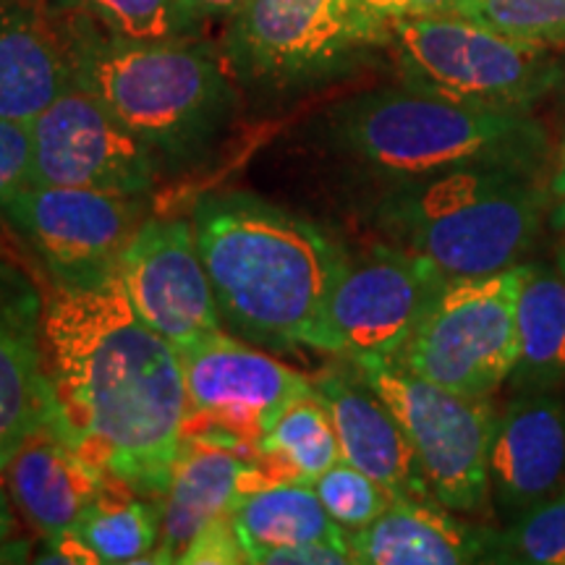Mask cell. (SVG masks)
<instances>
[{
    "mask_svg": "<svg viewBox=\"0 0 565 565\" xmlns=\"http://www.w3.org/2000/svg\"><path fill=\"white\" fill-rule=\"evenodd\" d=\"M42 364L53 433L105 479L158 503L183 445L186 385L179 351L137 315L118 273L47 294Z\"/></svg>",
    "mask_w": 565,
    "mask_h": 565,
    "instance_id": "1",
    "label": "cell"
},
{
    "mask_svg": "<svg viewBox=\"0 0 565 565\" xmlns=\"http://www.w3.org/2000/svg\"><path fill=\"white\" fill-rule=\"evenodd\" d=\"M547 212L542 175L461 168L377 189L370 221L387 244L429 259L445 278H477L524 263Z\"/></svg>",
    "mask_w": 565,
    "mask_h": 565,
    "instance_id": "4",
    "label": "cell"
},
{
    "mask_svg": "<svg viewBox=\"0 0 565 565\" xmlns=\"http://www.w3.org/2000/svg\"><path fill=\"white\" fill-rule=\"evenodd\" d=\"M317 139L374 192L461 168L542 175L550 139L532 113L492 110L408 84L364 92L324 116Z\"/></svg>",
    "mask_w": 565,
    "mask_h": 565,
    "instance_id": "3",
    "label": "cell"
},
{
    "mask_svg": "<svg viewBox=\"0 0 565 565\" xmlns=\"http://www.w3.org/2000/svg\"><path fill=\"white\" fill-rule=\"evenodd\" d=\"M231 515L249 563H263L267 553L309 542L349 545V532L330 519L307 482H273L244 492Z\"/></svg>",
    "mask_w": 565,
    "mask_h": 565,
    "instance_id": "22",
    "label": "cell"
},
{
    "mask_svg": "<svg viewBox=\"0 0 565 565\" xmlns=\"http://www.w3.org/2000/svg\"><path fill=\"white\" fill-rule=\"evenodd\" d=\"M11 534H13V511H11L9 498H6V492L0 490V545H3L6 540H11Z\"/></svg>",
    "mask_w": 565,
    "mask_h": 565,
    "instance_id": "36",
    "label": "cell"
},
{
    "mask_svg": "<svg viewBox=\"0 0 565 565\" xmlns=\"http://www.w3.org/2000/svg\"><path fill=\"white\" fill-rule=\"evenodd\" d=\"M32 121L0 118V212L32 186Z\"/></svg>",
    "mask_w": 565,
    "mask_h": 565,
    "instance_id": "30",
    "label": "cell"
},
{
    "mask_svg": "<svg viewBox=\"0 0 565 565\" xmlns=\"http://www.w3.org/2000/svg\"><path fill=\"white\" fill-rule=\"evenodd\" d=\"M309 380L328 406L343 461L383 484L393 498L435 500L404 427L351 359L338 356V364Z\"/></svg>",
    "mask_w": 565,
    "mask_h": 565,
    "instance_id": "17",
    "label": "cell"
},
{
    "mask_svg": "<svg viewBox=\"0 0 565 565\" xmlns=\"http://www.w3.org/2000/svg\"><path fill=\"white\" fill-rule=\"evenodd\" d=\"M484 563L565 565V490L487 534Z\"/></svg>",
    "mask_w": 565,
    "mask_h": 565,
    "instance_id": "26",
    "label": "cell"
},
{
    "mask_svg": "<svg viewBox=\"0 0 565 565\" xmlns=\"http://www.w3.org/2000/svg\"><path fill=\"white\" fill-rule=\"evenodd\" d=\"M374 17L387 24L401 19L416 17H440V13H456L458 0H362Z\"/></svg>",
    "mask_w": 565,
    "mask_h": 565,
    "instance_id": "33",
    "label": "cell"
},
{
    "mask_svg": "<svg viewBox=\"0 0 565 565\" xmlns=\"http://www.w3.org/2000/svg\"><path fill=\"white\" fill-rule=\"evenodd\" d=\"M490 526L456 519L437 500L393 498L370 526L349 534L353 563L463 565L484 563Z\"/></svg>",
    "mask_w": 565,
    "mask_h": 565,
    "instance_id": "20",
    "label": "cell"
},
{
    "mask_svg": "<svg viewBox=\"0 0 565 565\" xmlns=\"http://www.w3.org/2000/svg\"><path fill=\"white\" fill-rule=\"evenodd\" d=\"M186 385L183 437H210L254 456L275 416L312 380L217 330L179 353Z\"/></svg>",
    "mask_w": 565,
    "mask_h": 565,
    "instance_id": "11",
    "label": "cell"
},
{
    "mask_svg": "<svg viewBox=\"0 0 565 565\" xmlns=\"http://www.w3.org/2000/svg\"><path fill=\"white\" fill-rule=\"evenodd\" d=\"M183 565H207V563H249V555L238 540L236 526H233V515L225 513L221 519L210 521L207 526L196 534L192 547L181 557Z\"/></svg>",
    "mask_w": 565,
    "mask_h": 565,
    "instance_id": "31",
    "label": "cell"
},
{
    "mask_svg": "<svg viewBox=\"0 0 565 565\" xmlns=\"http://www.w3.org/2000/svg\"><path fill=\"white\" fill-rule=\"evenodd\" d=\"M353 364L401 422L437 503L456 513H490L494 401L448 391L391 359Z\"/></svg>",
    "mask_w": 565,
    "mask_h": 565,
    "instance_id": "9",
    "label": "cell"
},
{
    "mask_svg": "<svg viewBox=\"0 0 565 565\" xmlns=\"http://www.w3.org/2000/svg\"><path fill=\"white\" fill-rule=\"evenodd\" d=\"M118 278L141 320L179 353L223 330L192 221L147 217L126 246Z\"/></svg>",
    "mask_w": 565,
    "mask_h": 565,
    "instance_id": "14",
    "label": "cell"
},
{
    "mask_svg": "<svg viewBox=\"0 0 565 565\" xmlns=\"http://www.w3.org/2000/svg\"><path fill=\"white\" fill-rule=\"evenodd\" d=\"M456 13L513 38L565 47V0H458Z\"/></svg>",
    "mask_w": 565,
    "mask_h": 565,
    "instance_id": "28",
    "label": "cell"
},
{
    "mask_svg": "<svg viewBox=\"0 0 565 565\" xmlns=\"http://www.w3.org/2000/svg\"><path fill=\"white\" fill-rule=\"evenodd\" d=\"M252 456L210 437H183L171 482L158 500L160 540L150 563H181L210 521L231 513L249 490Z\"/></svg>",
    "mask_w": 565,
    "mask_h": 565,
    "instance_id": "19",
    "label": "cell"
},
{
    "mask_svg": "<svg viewBox=\"0 0 565 565\" xmlns=\"http://www.w3.org/2000/svg\"><path fill=\"white\" fill-rule=\"evenodd\" d=\"M32 183L141 196L160 162L137 134L82 87L63 92L32 121Z\"/></svg>",
    "mask_w": 565,
    "mask_h": 565,
    "instance_id": "13",
    "label": "cell"
},
{
    "mask_svg": "<svg viewBox=\"0 0 565 565\" xmlns=\"http://www.w3.org/2000/svg\"><path fill=\"white\" fill-rule=\"evenodd\" d=\"M76 87L92 92L158 162L173 168L202 162L236 105L228 71L204 47L121 40L100 24L82 45Z\"/></svg>",
    "mask_w": 565,
    "mask_h": 565,
    "instance_id": "5",
    "label": "cell"
},
{
    "mask_svg": "<svg viewBox=\"0 0 565 565\" xmlns=\"http://www.w3.org/2000/svg\"><path fill=\"white\" fill-rule=\"evenodd\" d=\"M353 563L351 545L343 542H309L267 553L259 565H345Z\"/></svg>",
    "mask_w": 565,
    "mask_h": 565,
    "instance_id": "32",
    "label": "cell"
},
{
    "mask_svg": "<svg viewBox=\"0 0 565 565\" xmlns=\"http://www.w3.org/2000/svg\"><path fill=\"white\" fill-rule=\"evenodd\" d=\"M511 393L565 398V278L529 265L519 296V356L508 377Z\"/></svg>",
    "mask_w": 565,
    "mask_h": 565,
    "instance_id": "23",
    "label": "cell"
},
{
    "mask_svg": "<svg viewBox=\"0 0 565 565\" xmlns=\"http://www.w3.org/2000/svg\"><path fill=\"white\" fill-rule=\"evenodd\" d=\"M561 490H565V398L513 393L494 419L492 511L508 524Z\"/></svg>",
    "mask_w": 565,
    "mask_h": 565,
    "instance_id": "16",
    "label": "cell"
},
{
    "mask_svg": "<svg viewBox=\"0 0 565 565\" xmlns=\"http://www.w3.org/2000/svg\"><path fill=\"white\" fill-rule=\"evenodd\" d=\"M391 26L362 0H249L231 19L225 66L265 92L309 87L391 45Z\"/></svg>",
    "mask_w": 565,
    "mask_h": 565,
    "instance_id": "7",
    "label": "cell"
},
{
    "mask_svg": "<svg viewBox=\"0 0 565 565\" xmlns=\"http://www.w3.org/2000/svg\"><path fill=\"white\" fill-rule=\"evenodd\" d=\"M312 487L317 498L322 500L324 511L330 513V519L349 534L370 526L393 503V494L383 484H377L372 477H366L364 471H359L356 466L343 461V458L330 466L328 471H322Z\"/></svg>",
    "mask_w": 565,
    "mask_h": 565,
    "instance_id": "29",
    "label": "cell"
},
{
    "mask_svg": "<svg viewBox=\"0 0 565 565\" xmlns=\"http://www.w3.org/2000/svg\"><path fill=\"white\" fill-rule=\"evenodd\" d=\"M71 534L79 536L100 563H147L160 540V508L108 479Z\"/></svg>",
    "mask_w": 565,
    "mask_h": 565,
    "instance_id": "25",
    "label": "cell"
},
{
    "mask_svg": "<svg viewBox=\"0 0 565 565\" xmlns=\"http://www.w3.org/2000/svg\"><path fill=\"white\" fill-rule=\"evenodd\" d=\"M97 21L61 0H0V118L34 121L76 87V63Z\"/></svg>",
    "mask_w": 565,
    "mask_h": 565,
    "instance_id": "15",
    "label": "cell"
},
{
    "mask_svg": "<svg viewBox=\"0 0 565 565\" xmlns=\"http://www.w3.org/2000/svg\"><path fill=\"white\" fill-rule=\"evenodd\" d=\"M192 225L225 333L267 351L317 349L345 257L322 225L249 192L200 196Z\"/></svg>",
    "mask_w": 565,
    "mask_h": 565,
    "instance_id": "2",
    "label": "cell"
},
{
    "mask_svg": "<svg viewBox=\"0 0 565 565\" xmlns=\"http://www.w3.org/2000/svg\"><path fill=\"white\" fill-rule=\"evenodd\" d=\"M557 267H561V275L565 278V242L561 244V249H557Z\"/></svg>",
    "mask_w": 565,
    "mask_h": 565,
    "instance_id": "37",
    "label": "cell"
},
{
    "mask_svg": "<svg viewBox=\"0 0 565 565\" xmlns=\"http://www.w3.org/2000/svg\"><path fill=\"white\" fill-rule=\"evenodd\" d=\"M42 307L38 288L0 259V471L34 433L53 429Z\"/></svg>",
    "mask_w": 565,
    "mask_h": 565,
    "instance_id": "18",
    "label": "cell"
},
{
    "mask_svg": "<svg viewBox=\"0 0 565 565\" xmlns=\"http://www.w3.org/2000/svg\"><path fill=\"white\" fill-rule=\"evenodd\" d=\"M0 215L26 238L61 288H89L113 278L147 221L141 196L40 183L24 189Z\"/></svg>",
    "mask_w": 565,
    "mask_h": 565,
    "instance_id": "12",
    "label": "cell"
},
{
    "mask_svg": "<svg viewBox=\"0 0 565 565\" xmlns=\"http://www.w3.org/2000/svg\"><path fill=\"white\" fill-rule=\"evenodd\" d=\"M338 461H341V445L333 419L315 387L282 406L252 456L263 487L273 482L312 484Z\"/></svg>",
    "mask_w": 565,
    "mask_h": 565,
    "instance_id": "24",
    "label": "cell"
},
{
    "mask_svg": "<svg viewBox=\"0 0 565 565\" xmlns=\"http://www.w3.org/2000/svg\"><path fill=\"white\" fill-rule=\"evenodd\" d=\"M89 13L105 32L131 42L186 40L196 26L183 0H61Z\"/></svg>",
    "mask_w": 565,
    "mask_h": 565,
    "instance_id": "27",
    "label": "cell"
},
{
    "mask_svg": "<svg viewBox=\"0 0 565 565\" xmlns=\"http://www.w3.org/2000/svg\"><path fill=\"white\" fill-rule=\"evenodd\" d=\"M387 47L408 87L479 108L529 113L565 87V47L513 38L458 13L393 21Z\"/></svg>",
    "mask_w": 565,
    "mask_h": 565,
    "instance_id": "6",
    "label": "cell"
},
{
    "mask_svg": "<svg viewBox=\"0 0 565 565\" xmlns=\"http://www.w3.org/2000/svg\"><path fill=\"white\" fill-rule=\"evenodd\" d=\"M445 280L440 267L395 244L345 252L324 307L317 351L351 362L395 359Z\"/></svg>",
    "mask_w": 565,
    "mask_h": 565,
    "instance_id": "10",
    "label": "cell"
},
{
    "mask_svg": "<svg viewBox=\"0 0 565 565\" xmlns=\"http://www.w3.org/2000/svg\"><path fill=\"white\" fill-rule=\"evenodd\" d=\"M249 0H183L186 11L192 13L196 24L215 19H233Z\"/></svg>",
    "mask_w": 565,
    "mask_h": 565,
    "instance_id": "35",
    "label": "cell"
},
{
    "mask_svg": "<svg viewBox=\"0 0 565 565\" xmlns=\"http://www.w3.org/2000/svg\"><path fill=\"white\" fill-rule=\"evenodd\" d=\"M547 196H550L547 221L553 228L563 231L565 228V139H563V150H561V158H557L555 171L550 175Z\"/></svg>",
    "mask_w": 565,
    "mask_h": 565,
    "instance_id": "34",
    "label": "cell"
},
{
    "mask_svg": "<svg viewBox=\"0 0 565 565\" xmlns=\"http://www.w3.org/2000/svg\"><path fill=\"white\" fill-rule=\"evenodd\" d=\"M13 503L45 540L74 532L84 511L108 484L53 429H40L3 466Z\"/></svg>",
    "mask_w": 565,
    "mask_h": 565,
    "instance_id": "21",
    "label": "cell"
},
{
    "mask_svg": "<svg viewBox=\"0 0 565 565\" xmlns=\"http://www.w3.org/2000/svg\"><path fill=\"white\" fill-rule=\"evenodd\" d=\"M529 265L477 278H448L391 362L429 383L492 398L519 356V296Z\"/></svg>",
    "mask_w": 565,
    "mask_h": 565,
    "instance_id": "8",
    "label": "cell"
}]
</instances>
